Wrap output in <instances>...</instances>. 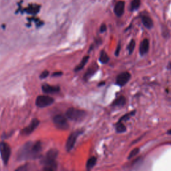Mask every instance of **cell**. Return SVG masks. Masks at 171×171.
<instances>
[{"instance_id": "5b68a950", "label": "cell", "mask_w": 171, "mask_h": 171, "mask_svg": "<svg viewBox=\"0 0 171 171\" xmlns=\"http://www.w3.org/2000/svg\"><path fill=\"white\" fill-rule=\"evenodd\" d=\"M53 124L56 127L60 130H67L69 128V124L67 121V119L62 115L58 114L53 117Z\"/></svg>"}, {"instance_id": "7c38bea8", "label": "cell", "mask_w": 171, "mask_h": 171, "mask_svg": "<svg viewBox=\"0 0 171 171\" xmlns=\"http://www.w3.org/2000/svg\"><path fill=\"white\" fill-rule=\"evenodd\" d=\"M42 89L43 92L45 94H53L58 92L60 88L58 86H53L44 84L42 86Z\"/></svg>"}, {"instance_id": "6da1fadb", "label": "cell", "mask_w": 171, "mask_h": 171, "mask_svg": "<svg viewBox=\"0 0 171 171\" xmlns=\"http://www.w3.org/2000/svg\"><path fill=\"white\" fill-rule=\"evenodd\" d=\"M58 151L56 149H51L47 152L46 156L44 159L45 170H53L56 168V159L58 156Z\"/></svg>"}, {"instance_id": "ba28073f", "label": "cell", "mask_w": 171, "mask_h": 171, "mask_svg": "<svg viewBox=\"0 0 171 171\" xmlns=\"http://www.w3.org/2000/svg\"><path fill=\"white\" fill-rule=\"evenodd\" d=\"M131 75L128 72H124L118 74L116 77V84L119 86H124L130 80Z\"/></svg>"}, {"instance_id": "8992f818", "label": "cell", "mask_w": 171, "mask_h": 171, "mask_svg": "<svg viewBox=\"0 0 171 171\" xmlns=\"http://www.w3.org/2000/svg\"><path fill=\"white\" fill-rule=\"evenodd\" d=\"M54 102L53 98L49 96H38L36 98V104L39 108H45L48 106H50Z\"/></svg>"}, {"instance_id": "d6986e66", "label": "cell", "mask_w": 171, "mask_h": 171, "mask_svg": "<svg viewBox=\"0 0 171 171\" xmlns=\"http://www.w3.org/2000/svg\"><path fill=\"white\" fill-rule=\"evenodd\" d=\"M109 56L107 54L106 52H104V51L101 52L100 58H99V60H100V62L102 64H107L109 61Z\"/></svg>"}, {"instance_id": "e0dca14e", "label": "cell", "mask_w": 171, "mask_h": 171, "mask_svg": "<svg viewBox=\"0 0 171 171\" xmlns=\"http://www.w3.org/2000/svg\"><path fill=\"white\" fill-rule=\"evenodd\" d=\"M97 70V67L96 66H93L88 69V70L87 71L86 73L85 76H84V79L85 80H88L89 79L90 77H92L94 74L95 73L96 71Z\"/></svg>"}, {"instance_id": "4316f807", "label": "cell", "mask_w": 171, "mask_h": 171, "mask_svg": "<svg viewBox=\"0 0 171 171\" xmlns=\"http://www.w3.org/2000/svg\"><path fill=\"white\" fill-rule=\"evenodd\" d=\"M120 50V45L119 44L118 45V47H117V49H116V52H115V55H116V56L119 55Z\"/></svg>"}, {"instance_id": "4fadbf2b", "label": "cell", "mask_w": 171, "mask_h": 171, "mask_svg": "<svg viewBox=\"0 0 171 171\" xmlns=\"http://www.w3.org/2000/svg\"><path fill=\"white\" fill-rule=\"evenodd\" d=\"M141 21L144 26L147 29H151L154 26L153 21L151 17L147 15H143L141 16Z\"/></svg>"}, {"instance_id": "52a82bcc", "label": "cell", "mask_w": 171, "mask_h": 171, "mask_svg": "<svg viewBox=\"0 0 171 171\" xmlns=\"http://www.w3.org/2000/svg\"><path fill=\"white\" fill-rule=\"evenodd\" d=\"M82 133V132H80L79 130L75 131V132H72L70 135L69 136V137L68 138V140L66 141V150L68 151H70L71 150L74 148V144L76 142V139L77 138L80 134Z\"/></svg>"}, {"instance_id": "5bb4252c", "label": "cell", "mask_w": 171, "mask_h": 171, "mask_svg": "<svg viewBox=\"0 0 171 171\" xmlns=\"http://www.w3.org/2000/svg\"><path fill=\"white\" fill-rule=\"evenodd\" d=\"M126 102V98L124 96H120V97L117 98L116 100L113 102V103H112V106L122 107L125 105Z\"/></svg>"}, {"instance_id": "7a4b0ae2", "label": "cell", "mask_w": 171, "mask_h": 171, "mask_svg": "<svg viewBox=\"0 0 171 171\" xmlns=\"http://www.w3.org/2000/svg\"><path fill=\"white\" fill-rule=\"evenodd\" d=\"M66 117L68 119L73 120V121H82L86 116V112L82 110L75 108H69L66 111Z\"/></svg>"}, {"instance_id": "f546056e", "label": "cell", "mask_w": 171, "mask_h": 171, "mask_svg": "<svg viewBox=\"0 0 171 171\" xmlns=\"http://www.w3.org/2000/svg\"><path fill=\"white\" fill-rule=\"evenodd\" d=\"M170 66H171V64H170Z\"/></svg>"}, {"instance_id": "f1b7e54d", "label": "cell", "mask_w": 171, "mask_h": 171, "mask_svg": "<svg viewBox=\"0 0 171 171\" xmlns=\"http://www.w3.org/2000/svg\"><path fill=\"white\" fill-rule=\"evenodd\" d=\"M167 134H170L171 135V130H168V132H167Z\"/></svg>"}, {"instance_id": "484cf974", "label": "cell", "mask_w": 171, "mask_h": 171, "mask_svg": "<svg viewBox=\"0 0 171 171\" xmlns=\"http://www.w3.org/2000/svg\"><path fill=\"white\" fill-rule=\"evenodd\" d=\"M100 31L101 33H103V32L106 31V26L105 25V24H103V25L101 26Z\"/></svg>"}, {"instance_id": "ac0fdd59", "label": "cell", "mask_w": 171, "mask_h": 171, "mask_svg": "<svg viewBox=\"0 0 171 171\" xmlns=\"http://www.w3.org/2000/svg\"><path fill=\"white\" fill-rule=\"evenodd\" d=\"M141 0H132L130 4V11L131 12H134L137 10L140 6Z\"/></svg>"}, {"instance_id": "8fae6325", "label": "cell", "mask_w": 171, "mask_h": 171, "mask_svg": "<svg viewBox=\"0 0 171 171\" xmlns=\"http://www.w3.org/2000/svg\"><path fill=\"white\" fill-rule=\"evenodd\" d=\"M149 50V41L148 39H144L141 42L139 48V53L141 56L145 55Z\"/></svg>"}, {"instance_id": "cb8c5ba5", "label": "cell", "mask_w": 171, "mask_h": 171, "mask_svg": "<svg viewBox=\"0 0 171 171\" xmlns=\"http://www.w3.org/2000/svg\"><path fill=\"white\" fill-rule=\"evenodd\" d=\"M139 148H134V149H133L132 151L130 152V153L129 154V156H128V159H132V158H133L134 156H135L136 154H137L138 152H139Z\"/></svg>"}, {"instance_id": "30bf717a", "label": "cell", "mask_w": 171, "mask_h": 171, "mask_svg": "<svg viewBox=\"0 0 171 171\" xmlns=\"http://www.w3.org/2000/svg\"><path fill=\"white\" fill-rule=\"evenodd\" d=\"M39 124V120L37 119H34L32 120L31 122L30 123V124L28 126L26 127L23 130V134L28 135V134H30L34 132L35 129L38 126V125Z\"/></svg>"}, {"instance_id": "9a60e30c", "label": "cell", "mask_w": 171, "mask_h": 171, "mask_svg": "<svg viewBox=\"0 0 171 171\" xmlns=\"http://www.w3.org/2000/svg\"><path fill=\"white\" fill-rule=\"evenodd\" d=\"M41 150H42V144L39 141L36 142L34 143L33 147H32V152H33L34 156L38 154L39 153V152L41 151Z\"/></svg>"}, {"instance_id": "603a6c76", "label": "cell", "mask_w": 171, "mask_h": 171, "mask_svg": "<svg viewBox=\"0 0 171 171\" xmlns=\"http://www.w3.org/2000/svg\"><path fill=\"white\" fill-rule=\"evenodd\" d=\"M134 114H135V111H132L131 112H129V113H128V114H126L125 115H124V116L121 118L119 120V121L122 122L124 121H126V120L130 119V116H132V115H134Z\"/></svg>"}, {"instance_id": "ffe728a7", "label": "cell", "mask_w": 171, "mask_h": 171, "mask_svg": "<svg viewBox=\"0 0 171 171\" xmlns=\"http://www.w3.org/2000/svg\"><path fill=\"white\" fill-rule=\"evenodd\" d=\"M96 161H97V159H96L95 156L90 158V159L88 160L86 163V167L88 169H91V168H92L94 167L95 164H96Z\"/></svg>"}, {"instance_id": "7402d4cb", "label": "cell", "mask_w": 171, "mask_h": 171, "mask_svg": "<svg viewBox=\"0 0 171 171\" xmlns=\"http://www.w3.org/2000/svg\"><path fill=\"white\" fill-rule=\"evenodd\" d=\"M135 46H136V42L134 40L132 39L128 45V50L130 54H132V52H134V50Z\"/></svg>"}, {"instance_id": "2e32d148", "label": "cell", "mask_w": 171, "mask_h": 171, "mask_svg": "<svg viewBox=\"0 0 171 171\" xmlns=\"http://www.w3.org/2000/svg\"><path fill=\"white\" fill-rule=\"evenodd\" d=\"M88 60H89V56H85V57L83 58L82 61H80V63L76 66V68H75V72L80 71L81 69H82L83 68H84L85 65L88 62Z\"/></svg>"}, {"instance_id": "83f0119b", "label": "cell", "mask_w": 171, "mask_h": 171, "mask_svg": "<svg viewBox=\"0 0 171 171\" xmlns=\"http://www.w3.org/2000/svg\"><path fill=\"white\" fill-rule=\"evenodd\" d=\"M62 75V72H54L52 74V76H60Z\"/></svg>"}, {"instance_id": "9c48e42d", "label": "cell", "mask_w": 171, "mask_h": 171, "mask_svg": "<svg viewBox=\"0 0 171 171\" xmlns=\"http://www.w3.org/2000/svg\"><path fill=\"white\" fill-rule=\"evenodd\" d=\"M125 10V2L124 1H118L116 5H115L114 8V12L115 15L117 17H121L124 14Z\"/></svg>"}, {"instance_id": "277c9868", "label": "cell", "mask_w": 171, "mask_h": 171, "mask_svg": "<svg viewBox=\"0 0 171 171\" xmlns=\"http://www.w3.org/2000/svg\"><path fill=\"white\" fill-rule=\"evenodd\" d=\"M0 154L3 162L5 164H7L10 158L11 148L9 144L5 142H0Z\"/></svg>"}, {"instance_id": "3957f363", "label": "cell", "mask_w": 171, "mask_h": 171, "mask_svg": "<svg viewBox=\"0 0 171 171\" xmlns=\"http://www.w3.org/2000/svg\"><path fill=\"white\" fill-rule=\"evenodd\" d=\"M34 143L31 142H28L26 143L19 150L18 157L19 160H25L29 159L31 156H34L32 152V147Z\"/></svg>"}, {"instance_id": "d4e9b609", "label": "cell", "mask_w": 171, "mask_h": 171, "mask_svg": "<svg viewBox=\"0 0 171 171\" xmlns=\"http://www.w3.org/2000/svg\"><path fill=\"white\" fill-rule=\"evenodd\" d=\"M48 75H49V72H48V70H44L41 74V75H40V78H42V79L45 78V77H47L48 76Z\"/></svg>"}, {"instance_id": "44dd1931", "label": "cell", "mask_w": 171, "mask_h": 171, "mask_svg": "<svg viewBox=\"0 0 171 171\" xmlns=\"http://www.w3.org/2000/svg\"><path fill=\"white\" fill-rule=\"evenodd\" d=\"M116 132L118 133H122L124 132L126 130V128L125 125L123 124L122 122H120L118 121L116 124Z\"/></svg>"}]
</instances>
